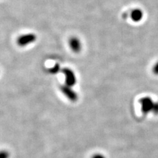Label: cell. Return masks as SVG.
<instances>
[{"label": "cell", "mask_w": 158, "mask_h": 158, "mask_svg": "<svg viewBox=\"0 0 158 158\" xmlns=\"http://www.w3.org/2000/svg\"><path fill=\"white\" fill-rule=\"evenodd\" d=\"M139 102L141 106L142 111L144 114H148L150 112H152L153 107L154 105V102L149 96H145L140 99Z\"/></svg>", "instance_id": "cell-1"}, {"label": "cell", "mask_w": 158, "mask_h": 158, "mask_svg": "<svg viewBox=\"0 0 158 158\" xmlns=\"http://www.w3.org/2000/svg\"><path fill=\"white\" fill-rule=\"evenodd\" d=\"M36 36L35 34L33 33H29L20 36L17 39V42L19 46L24 47L36 41Z\"/></svg>", "instance_id": "cell-2"}, {"label": "cell", "mask_w": 158, "mask_h": 158, "mask_svg": "<svg viewBox=\"0 0 158 158\" xmlns=\"http://www.w3.org/2000/svg\"><path fill=\"white\" fill-rule=\"evenodd\" d=\"M62 73L65 77V85L73 87L76 85L77 83V78L75 74L71 69L65 67L62 69Z\"/></svg>", "instance_id": "cell-3"}, {"label": "cell", "mask_w": 158, "mask_h": 158, "mask_svg": "<svg viewBox=\"0 0 158 158\" xmlns=\"http://www.w3.org/2000/svg\"><path fill=\"white\" fill-rule=\"evenodd\" d=\"M60 90L63 94L70 101L73 102L77 101L78 98V94L75 90H73L72 87L66 85H63L60 87Z\"/></svg>", "instance_id": "cell-4"}, {"label": "cell", "mask_w": 158, "mask_h": 158, "mask_svg": "<svg viewBox=\"0 0 158 158\" xmlns=\"http://www.w3.org/2000/svg\"><path fill=\"white\" fill-rule=\"evenodd\" d=\"M69 46L72 51L75 53H78L81 51L82 44L80 40L77 37H71L69 41Z\"/></svg>", "instance_id": "cell-5"}, {"label": "cell", "mask_w": 158, "mask_h": 158, "mask_svg": "<svg viewBox=\"0 0 158 158\" xmlns=\"http://www.w3.org/2000/svg\"><path fill=\"white\" fill-rule=\"evenodd\" d=\"M143 11L140 9H132L130 13L131 19L134 22H140L143 18Z\"/></svg>", "instance_id": "cell-6"}, {"label": "cell", "mask_w": 158, "mask_h": 158, "mask_svg": "<svg viewBox=\"0 0 158 158\" xmlns=\"http://www.w3.org/2000/svg\"><path fill=\"white\" fill-rule=\"evenodd\" d=\"M60 71H61V67H60V65H59L58 63L56 64V65H54L53 67L49 69V72L52 74H57Z\"/></svg>", "instance_id": "cell-7"}, {"label": "cell", "mask_w": 158, "mask_h": 158, "mask_svg": "<svg viewBox=\"0 0 158 158\" xmlns=\"http://www.w3.org/2000/svg\"><path fill=\"white\" fill-rule=\"evenodd\" d=\"M9 154L6 150H1L0 151V158H9Z\"/></svg>", "instance_id": "cell-8"}, {"label": "cell", "mask_w": 158, "mask_h": 158, "mask_svg": "<svg viewBox=\"0 0 158 158\" xmlns=\"http://www.w3.org/2000/svg\"><path fill=\"white\" fill-rule=\"evenodd\" d=\"M152 113H154L155 115H158V102L154 103L152 110Z\"/></svg>", "instance_id": "cell-9"}, {"label": "cell", "mask_w": 158, "mask_h": 158, "mask_svg": "<svg viewBox=\"0 0 158 158\" xmlns=\"http://www.w3.org/2000/svg\"><path fill=\"white\" fill-rule=\"evenodd\" d=\"M153 72H154L155 75H158V62H157L154 67H153Z\"/></svg>", "instance_id": "cell-10"}, {"label": "cell", "mask_w": 158, "mask_h": 158, "mask_svg": "<svg viewBox=\"0 0 158 158\" xmlns=\"http://www.w3.org/2000/svg\"><path fill=\"white\" fill-rule=\"evenodd\" d=\"M92 158H106V157L104 156L101 154H96L94 155Z\"/></svg>", "instance_id": "cell-11"}]
</instances>
